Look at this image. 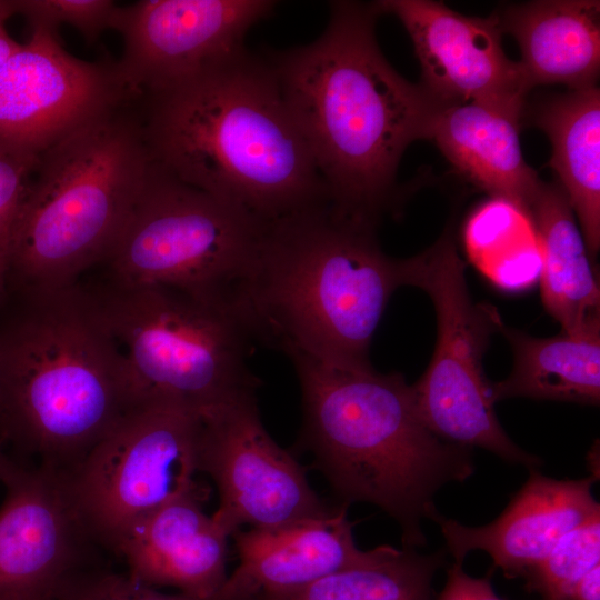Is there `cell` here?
Segmentation results:
<instances>
[{"label": "cell", "instance_id": "obj_27", "mask_svg": "<svg viewBox=\"0 0 600 600\" xmlns=\"http://www.w3.org/2000/svg\"><path fill=\"white\" fill-rule=\"evenodd\" d=\"M16 13L23 16L31 28L57 31L62 23L76 28L93 42L106 29H113L119 6L109 0H13Z\"/></svg>", "mask_w": 600, "mask_h": 600}, {"label": "cell", "instance_id": "obj_37", "mask_svg": "<svg viewBox=\"0 0 600 600\" xmlns=\"http://www.w3.org/2000/svg\"><path fill=\"white\" fill-rule=\"evenodd\" d=\"M0 441L3 442V443L7 442L4 408H3V397H2V386H1V374H0Z\"/></svg>", "mask_w": 600, "mask_h": 600}, {"label": "cell", "instance_id": "obj_26", "mask_svg": "<svg viewBox=\"0 0 600 600\" xmlns=\"http://www.w3.org/2000/svg\"><path fill=\"white\" fill-rule=\"evenodd\" d=\"M600 564V513L567 532L523 577L542 600H571L579 581Z\"/></svg>", "mask_w": 600, "mask_h": 600}, {"label": "cell", "instance_id": "obj_29", "mask_svg": "<svg viewBox=\"0 0 600 600\" xmlns=\"http://www.w3.org/2000/svg\"><path fill=\"white\" fill-rule=\"evenodd\" d=\"M39 156L0 147V229L12 224Z\"/></svg>", "mask_w": 600, "mask_h": 600}, {"label": "cell", "instance_id": "obj_9", "mask_svg": "<svg viewBox=\"0 0 600 600\" xmlns=\"http://www.w3.org/2000/svg\"><path fill=\"white\" fill-rule=\"evenodd\" d=\"M399 269L402 286L423 290L436 311L433 356L411 384L423 422L450 443L482 448L507 462L537 469L540 459L516 444L497 418L482 359L502 320L493 307L471 299L452 227L426 251L399 259Z\"/></svg>", "mask_w": 600, "mask_h": 600}, {"label": "cell", "instance_id": "obj_34", "mask_svg": "<svg viewBox=\"0 0 600 600\" xmlns=\"http://www.w3.org/2000/svg\"><path fill=\"white\" fill-rule=\"evenodd\" d=\"M21 462L11 458L4 451V443L0 441V481L4 483L19 468Z\"/></svg>", "mask_w": 600, "mask_h": 600}, {"label": "cell", "instance_id": "obj_5", "mask_svg": "<svg viewBox=\"0 0 600 600\" xmlns=\"http://www.w3.org/2000/svg\"><path fill=\"white\" fill-rule=\"evenodd\" d=\"M22 294L0 330L7 442L69 470L134 407L126 358L94 293L74 283Z\"/></svg>", "mask_w": 600, "mask_h": 600}, {"label": "cell", "instance_id": "obj_33", "mask_svg": "<svg viewBox=\"0 0 600 600\" xmlns=\"http://www.w3.org/2000/svg\"><path fill=\"white\" fill-rule=\"evenodd\" d=\"M469 588L471 600H502L496 594L492 584L487 577L476 578L470 576Z\"/></svg>", "mask_w": 600, "mask_h": 600}, {"label": "cell", "instance_id": "obj_20", "mask_svg": "<svg viewBox=\"0 0 600 600\" xmlns=\"http://www.w3.org/2000/svg\"><path fill=\"white\" fill-rule=\"evenodd\" d=\"M502 33L521 52L518 61L530 90L561 83L570 90L596 86L600 71V2L538 0L497 13Z\"/></svg>", "mask_w": 600, "mask_h": 600}, {"label": "cell", "instance_id": "obj_31", "mask_svg": "<svg viewBox=\"0 0 600 600\" xmlns=\"http://www.w3.org/2000/svg\"><path fill=\"white\" fill-rule=\"evenodd\" d=\"M571 600H600V564L579 581L571 594Z\"/></svg>", "mask_w": 600, "mask_h": 600}, {"label": "cell", "instance_id": "obj_2", "mask_svg": "<svg viewBox=\"0 0 600 600\" xmlns=\"http://www.w3.org/2000/svg\"><path fill=\"white\" fill-rule=\"evenodd\" d=\"M137 101L150 160L176 179L264 222L329 201L264 57L246 50Z\"/></svg>", "mask_w": 600, "mask_h": 600}, {"label": "cell", "instance_id": "obj_8", "mask_svg": "<svg viewBox=\"0 0 600 600\" xmlns=\"http://www.w3.org/2000/svg\"><path fill=\"white\" fill-rule=\"evenodd\" d=\"M267 224L151 162L140 198L103 262L113 286L169 287L233 307Z\"/></svg>", "mask_w": 600, "mask_h": 600}, {"label": "cell", "instance_id": "obj_14", "mask_svg": "<svg viewBox=\"0 0 600 600\" xmlns=\"http://www.w3.org/2000/svg\"><path fill=\"white\" fill-rule=\"evenodd\" d=\"M4 486L0 600H56L88 568V550L96 542L71 497L67 471L20 463Z\"/></svg>", "mask_w": 600, "mask_h": 600}, {"label": "cell", "instance_id": "obj_36", "mask_svg": "<svg viewBox=\"0 0 600 600\" xmlns=\"http://www.w3.org/2000/svg\"><path fill=\"white\" fill-rule=\"evenodd\" d=\"M13 14H16L13 0H0V33L7 32L6 22Z\"/></svg>", "mask_w": 600, "mask_h": 600}, {"label": "cell", "instance_id": "obj_11", "mask_svg": "<svg viewBox=\"0 0 600 600\" xmlns=\"http://www.w3.org/2000/svg\"><path fill=\"white\" fill-rule=\"evenodd\" d=\"M202 418L199 471L218 489L219 506L211 516L229 537L246 524L274 528L330 512L303 468L266 430L256 393Z\"/></svg>", "mask_w": 600, "mask_h": 600}, {"label": "cell", "instance_id": "obj_10", "mask_svg": "<svg viewBox=\"0 0 600 600\" xmlns=\"http://www.w3.org/2000/svg\"><path fill=\"white\" fill-rule=\"evenodd\" d=\"M202 428V414L183 404L141 403L66 470L96 542L113 550L137 521L199 486Z\"/></svg>", "mask_w": 600, "mask_h": 600}, {"label": "cell", "instance_id": "obj_18", "mask_svg": "<svg viewBox=\"0 0 600 600\" xmlns=\"http://www.w3.org/2000/svg\"><path fill=\"white\" fill-rule=\"evenodd\" d=\"M200 486L137 521L113 548L128 573L153 588L216 600L228 574L229 536L203 510Z\"/></svg>", "mask_w": 600, "mask_h": 600}, {"label": "cell", "instance_id": "obj_30", "mask_svg": "<svg viewBox=\"0 0 600 600\" xmlns=\"http://www.w3.org/2000/svg\"><path fill=\"white\" fill-rule=\"evenodd\" d=\"M438 600H470L469 574L462 569V563L454 562L449 568Z\"/></svg>", "mask_w": 600, "mask_h": 600}, {"label": "cell", "instance_id": "obj_15", "mask_svg": "<svg viewBox=\"0 0 600 600\" xmlns=\"http://www.w3.org/2000/svg\"><path fill=\"white\" fill-rule=\"evenodd\" d=\"M374 4L407 30L421 67L419 84L438 104L481 102L523 113L530 88L519 62L503 51L497 13L466 16L432 0Z\"/></svg>", "mask_w": 600, "mask_h": 600}, {"label": "cell", "instance_id": "obj_1", "mask_svg": "<svg viewBox=\"0 0 600 600\" xmlns=\"http://www.w3.org/2000/svg\"><path fill=\"white\" fill-rule=\"evenodd\" d=\"M329 9L316 40L266 59L329 203L377 224L394 200L404 151L429 140L440 104L382 54L374 1H331Z\"/></svg>", "mask_w": 600, "mask_h": 600}, {"label": "cell", "instance_id": "obj_6", "mask_svg": "<svg viewBox=\"0 0 600 600\" xmlns=\"http://www.w3.org/2000/svg\"><path fill=\"white\" fill-rule=\"evenodd\" d=\"M133 104L134 97L39 154L10 229L8 286L68 287L107 259L151 167Z\"/></svg>", "mask_w": 600, "mask_h": 600}, {"label": "cell", "instance_id": "obj_25", "mask_svg": "<svg viewBox=\"0 0 600 600\" xmlns=\"http://www.w3.org/2000/svg\"><path fill=\"white\" fill-rule=\"evenodd\" d=\"M441 562L440 553L420 554L414 549L383 544L364 562L266 600H430L431 582Z\"/></svg>", "mask_w": 600, "mask_h": 600}, {"label": "cell", "instance_id": "obj_23", "mask_svg": "<svg viewBox=\"0 0 600 600\" xmlns=\"http://www.w3.org/2000/svg\"><path fill=\"white\" fill-rule=\"evenodd\" d=\"M528 213L541 256V300L563 331L600 319V288L573 210L558 183L541 182Z\"/></svg>", "mask_w": 600, "mask_h": 600}, {"label": "cell", "instance_id": "obj_22", "mask_svg": "<svg viewBox=\"0 0 600 600\" xmlns=\"http://www.w3.org/2000/svg\"><path fill=\"white\" fill-rule=\"evenodd\" d=\"M551 142L556 172L591 259L600 248V90H570L539 103L532 117Z\"/></svg>", "mask_w": 600, "mask_h": 600}, {"label": "cell", "instance_id": "obj_21", "mask_svg": "<svg viewBox=\"0 0 600 600\" xmlns=\"http://www.w3.org/2000/svg\"><path fill=\"white\" fill-rule=\"evenodd\" d=\"M513 351V368L491 383L494 402L510 398L600 402V319L550 338H537L500 323Z\"/></svg>", "mask_w": 600, "mask_h": 600}, {"label": "cell", "instance_id": "obj_24", "mask_svg": "<svg viewBox=\"0 0 600 600\" xmlns=\"http://www.w3.org/2000/svg\"><path fill=\"white\" fill-rule=\"evenodd\" d=\"M463 238L470 260L500 288L521 290L539 277L537 233L518 204L490 197L470 214Z\"/></svg>", "mask_w": 600, "mask_h": 600}, {"label": "cell", "instance_id": "obj_35", "mask_svg": "<svg viewBox=\"0 0 600 600\" xmlns=\"http://www.w3.org/2000/svg\"><path fill=\"white\" fill-rule=\"evenodd\" d=\"M21 43L12 39L8 32L0 33V68L18 51Z\"/></svg>", "mask_w": 600, "mask_h": 600}, {"label": "cell", "instance_id": "obj_28", "mask_svg": "<svg viewBox=\"0 0 600 600\" xmlns=\"http://www.w3.org/2000/svg\"><path fill=\"white\" fill-rule=\"evenodd\" d=\"M56 600H206L182 592L163 593L128 572L84 568L61 589Z\"/></svg>", "mask_w": 600, "mask_h": 600}, {"label": "cell", "instance_id": "obj_16", "mask_svg": "<svg viewBox=\"0 0 600 600\" xmlns=\"http://www.w3.org/2000/svg\"><path fill=\"white\" fill-rule=\"evenodd\" d=\"M593 482L592 477L559 480L530 469L524 484L490 523L469 527L439 512L432 520L457 563L481 550L507 577L524 576L567 532L600 513Z\"/></svg>", "mask_w": 600, "mask_h": 600}, {"label": "cell", "instance_id": "obj_32", "mask_svg": "<svg viewBox=\"0 0 600 600\" xmlns=\"http://www.w3.org/2000/svg\"><path fill=\"white\" fill-rule=\"evenodd\" d=\"M11 226L0 229V301L8 287Z\"/></svg>", "mask_w": 600, "mask_h": 600}, {"label": "cell", "instance_id": "obj_7", "mask_svg": "<svg viewBox=\"0 0 600 600\" xmlns=\"http://www.w3.org/2000/svg\"><path fill=\"white\" fill-rule=\"evenodd\" d=\"M94 294L126 358L134 407L172 401L203 414L257 392L254 341L232 306L162 286Z\"/></svg>", "mask_w": 600, "mask_h": 600}, {"label": "cell", "instance_id": "obj_12", "mask_svg": "<svg viewBox=\"0 0 600 600\" xmlns=\"http://www.w3.org/2000/svg\"><path fill=\"white\" fill-rule=\"evenodd\" d=\"M132 97L116 64L78 59L57 31L33 27L0 68V147L39 156Z\"/></svg>", "mask_w": 600, "mask_h": 600}, {"label": "cell", "instance_id": "obj_13", "mask_svg": "<svg viewBox=\"0 0 600 600\" xmlns=\"http://www.w3.org/2000/svg\"><path fill=\"white\" fill-rule=\"evenodd\" d=\"M271 0H142L119 7L114 30L124 49L116 63L134 96L160 90L244 52V39L269 17Z\"/></svg>", "mask_w": 600, "mask_h": 600}, {"label": "cell", "instance_id": "obj_4", "mask_svg": "<svg viewBox=\"0 0 600 600\" xmlns=\"http://www.w3.org/2000/svg\"><path fill=\"white\" fill-rule=\"evenodd\" d=\"M289 359L301 390V441L318 468L346 502L371 503L393 518L404 548L423 546L421 524L438 512L436 492L472 474L471 449L427 427L401 373Z\"/></svg>", "mask_w": 600, "mask_h": 600}, {"label": "cell", "instance_id": "obj_17", "mask_svg": "<svg viewBox=\"0 0 600 600\" xmlns=\"http://www.w3.org/2000/svg\"><path fill=\"white\" fill-rule=\"evenodd\" d=\"M346 508L274 528L236 531L239 563L216 600H266L303 589L371 559L377 548L357 547Z\"/></svg>", "mask_w": 600, "mask_h": 600}, {"label": "cell", "instance_id": "obj_19", "mask_svg": "<svg viewBox=\"0 0 600 600\" xmlns=\"http://www.w3.org/2000/svg\"><path fill=\"white\" fill-rule=\"evenodd\" d=\"M521 118L520 112L481 102L440 106L429 140L474 186L528 211L542 181L523 158Z\"/></svg>", "mask_w": 600, "mask_h": 600}, {"label": "cell", "instance_id": "obj_3", "mask_svg": "<svg viewBox=\"0 0 600 600\" xmlns=\"http://www.w3.org/2000/svg\"><path fill=\"white\" fill-rule=\"evenodd\" d=\"M376 226L329 201L268 222L234 299L253 341L288 358L370 364L374 332L402 287Z\"/></svg>", "mask_w": 600, "mask_h": 600}]
</instances>
